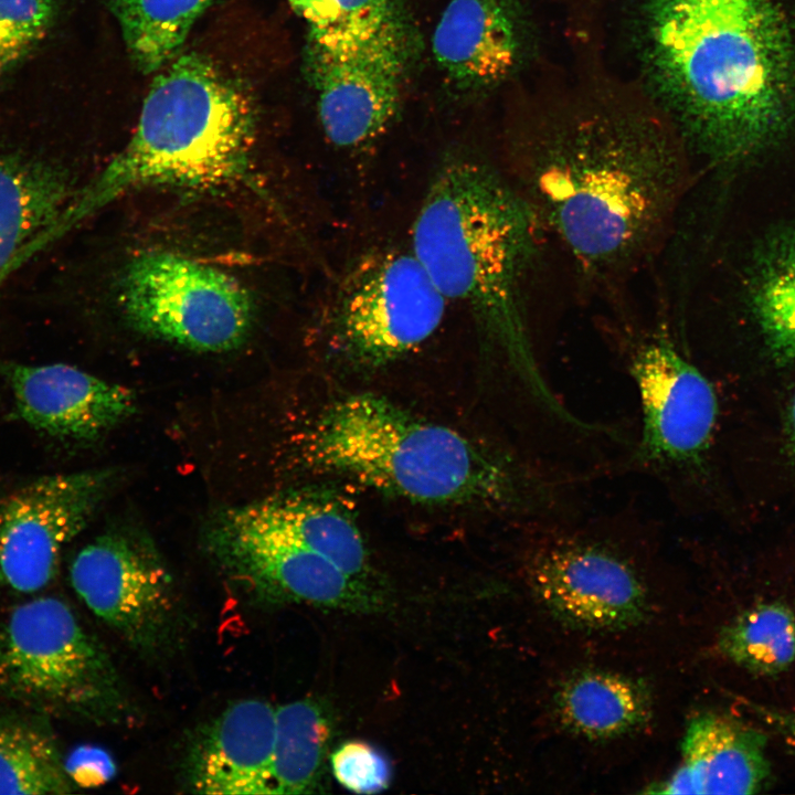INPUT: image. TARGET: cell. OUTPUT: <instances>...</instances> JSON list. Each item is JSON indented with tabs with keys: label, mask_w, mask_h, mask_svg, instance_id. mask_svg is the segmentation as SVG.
<instances>
[{
	"label": "cell",
	"mask_w": 795,
	"mask_h": 795,
	"mask_svg": "<svg viewBox=\"0 0 795 795\" xmlns=\"http://www.w3.org/2000/svg\"><path fill=\"white\" fill-rule=\"evenodd\" d=\"M276 708L261 699L232 703L201 727L186 752L189 791L214 795H271Z\"/></svg>",
	"instance_id": "16"
},
{
	"label": "cell",
	"mask_w": 795,
	"mask_h": 795,
	"mask_svg": "<svg viewBox=\"0 0 795 795\" xmlns=\"http://www.w3.org/2000/svg\"><path fill=\"white\" fill-rule=\"evenodd\" d=\"M519 190L590 276L618 274L662 236L680 203V144L643 116L554 120L521 151Z\"/></svg>",
	"instance_id": "2"
},
{
	"label": "cell",
	"mask_w": 795,
	"mask_h": 795,
	"mask_svg": "<svg viewBox=\"0 0 795 795\" xmlns=\"http://www.w3.org/2000/svg\"><path fill=\"white\" fill-rule=\"evenodd\" d=\"M76 186L61 166L18 152L0 153V285L21 254L50 227Z\"/></svg>",
	"instance_id": "20"
},
{
	"label": "cell",
	"mask_w": 795,
	"mask_h": 795,
	"mask_svg": "<svg viewBox=\"0 0 795 795\" xmlns=\"http://www.w3.org/2000/svg\"><path fill=\"white\" fill-rule=\"evenodd\" d=\"M619 354L640 410L626 471L650 477L678 510L691 511L714 487L716 385L665 326L626 335Z\"/></svg>",
	"instance_id": "6"
},
{
	"label": "cell",
	"mask_w": 795,
	"mask_h": 795,
	"mask_svg": "<svg viewBox=\"0 0 795 795\" xmlns=\"http://www.w3.org/2000/svg\"><path fill=\"white\" fill-rule=\"evenodd\" d=\"M432 51L443 75L457 88L494 86L520 60L516 15L506 0H449L433 32Z\"/></svg>",
	"instance_id": "18"
},
{
	"label": "cell",
	"mask_w": 795,
	"mask_h": 795,
	"mask_svg": "<svg viewBox=\"0 0 795 795\" xmlns=\"http://www.w3.org/2000/svg\"><path fill=\"white\" fill-rule=\"evenodd\" d=\"M332 729L331 712L318 699L307 698L276 708L273 794L319 792Z\"/></svg>",
	"instance_id": "22"
},
{
	"label": "cell",
	"mask_w": 795,
	"mask_h": 795,
	"mask_svg": "<svg viewBox=\"0 0 795 795\" xmlns=\"http://www.w3.org/2000/svg\"><path fill=\"white\" fill-rule=\"evenodd\" d=\"M630 516L624 511L583 523L580 516L527 523L526 573L539 600L556 616L607 630L644 618L645 585L622 543Z\"/></svg>",
	"instance_id": "8"
},
{
	"label": "cell",
	"mask_w": 795,
	"mask_h": 795,
	"mask_svg": "<svg viewBox=\"0 0 795 795\" xmlns=\"http://www.w3.org/2000/svg\"><path fill=\"white\" fill-rule=\"evenodd\" d=\"M718 648L751 674H782L795 660V614L782 602L757 603L722 627Z\"/></svg>",
	"instance_id": "26"
},
{
	"label": "cell",
	"mask_w": 795,
	"mask_h": 795,
	"mask_svg": "<svg viewBox=\"0 0 795 795\" xmlns=\"http://www.w3.org/2000/svg\"><path fill=\"white\" fill-rule=\"evenodd\" d=\"M646 18L654 78L698 150L733 162L785 130L795 54L774 0H654Z\"/></svg>",
	"instance_id": "4"
},
{
	"label": "cell",
	"mask_w": 795,
	"mask_h": 795,
	"mask_svg": "<svg viewBox=\"0 0 795 795\" xmlns=\"http://www.w3.org/2000/svg\"><path fill=\"white\" fill-rule=\"evenodd\" d=\"M142 73L171 62L195 21L219 0H106Z\"/></svg>",
	"instance_id": "24"
},
{
	"label": "cell",
	"mask_w": 795,
	"mask_h": 795,
	"mask_svg": "<svg viewBox=\"0 0 795 795\" xmlns=\"http://www.w3.org/2000/svg\"><path fill=\"white\" fill-rule=\"evenodd\" d=\"M767 735L733 716L702 712L692 717L681 743V763L647 793L754 794L766 788L772 767Z\"/></svg>",
	"instance_id": "17"
},
{
	"label": "cell",
	"mask_w": 795,
	"mask_h": 795,
	"mask_svg": "<svg viewBox=\"0 0 795 795\" xmlns=\"http://www.w3.org/2000/svg\"><path fill=\"white\" fill-rule=\"evenodd\" d=\"M335 778L344 788L359 794H373L388 788L391 766L374 746L362 741L341 744L330 757Z\"/></svg>",
	"instance_id": "29"
},
{
	"label": "cell",
	"mask_w": 795,
	"mask_h": 795,
	"mask_svg": "<svg viewBox=\"0 0 795 795\" xmlns=\"http://www.w3.org/2000/svg\"><path fill=\"white\" fill-rule=\"evenodd\" d=\"M299 452L310 468L413 502L468 504L527 523L579 513L583 485L558 465L473 441L373 393L329 404L304 433Z\"/></svg>",
	"instance_id": "3"
},
{
	"label": "cell",
	"mask_w": 795,
	"mask_h": 795,
	"mask_svg": "<svg viewBox=\"0 0 795 795\" xmlns=\"http://www.w3.org/2000/svg\"><path fill=\"white\" fill-rule=\"evenodd\" d=\"M446 304L412 251L369 252L327 296L320 318L327 352L351 367L386 365L434 335Z\"/></svg>",
	"instance_id": "9"
},
{
	"label": "cell",
	"mask_w": 795,
	"mask_h": 795,
	"mask_svg": "<svg viewBox=\"0 0 795 795\" xmlns=\"http://www.w3.org/2000/svg\"><path fill=\"white\" fill-rule=\"evenodd\" d=\"M153 78L131 138L76 187L32 243L46 248L129 191L151 186L213 190L247 177L255 108L247 92L199 53L176 56Z\"/></svg>",
	"instance_id": "5"
},
{
	"label": "cell",
	"mask_w": 795,
	"mask_h": 795,
	"mask_svg": "<svg viewBox=\"0 0 795 795\" xmlns=\"http://www.w3.org/2000/svg\"><path fill=\"white\" fill-rule=\"evenodd\" d=\"M786 448L792 464L795 467V392L789 400L786 414Z\"/></svg>",
	"instance_id": "32"
},
{
	"label": "cell",
	"mask_w": 795,
	"mask_h": 795,
	"mask_svg": "<svg viewBox=\"0 0 795 795\" xmlns=\"http://www.w3.org/2000/svg\"><path fill=\"white\" fill-rule=\"evenodd\" d=\"M746 704L761 721L782 738L788 751L795 756V713L753 701Z\"/></svg>",
	"instance_id": "31"
},
{
	"label": "cell",
	"mask_w": 795,
	"mask_h": 795,
	"mask_svg": "<svg viewBox=\"0 0 795 795\" xmlns=\"http://www.w3.org/2000/svg\"><path fill=\"white\" fill-rule=\"evenodd\" d=\"M53 11L51 0H0V77L44 38Z\"/></svg>",
	"instance_id": "28"
},
{
	"label": "cell",
	"mask_w": 795,
	"mask_h": 795,
	"mask_svg": "<svg viewBox=\"0 0 795 795\" xmlns=\"http://www.w3.org/2000/svg\"><path fill=\"white\" fill-rule=\"evenodd\" d=\"M118 304L138 331L192 350L241 344L254 321L248 292L231 275L170 252H147L124 269Z\"/></svg>",
	"instance_id": "10"
},
{
	"label": "cell",
	"mask_w": 795,
	"mask_h": 795,
	"mask_svg": "<svg viewBox=\"0 0 795 795\" xmlns=\"http://www.w3.org/2000/svg\"><path fill=\"white\" fill-rule=\"evenodd\" d=\"M556 712L572 732L592 740L616 738L643 727L650 716L646 690L606 671L571 677L556 693Z\"/></svg>",
	"instance_id": "21"
},
{
	"label": "cell",
	"mask_w": 795,
	"mask_h": 795,
	"mask_svg": "<svg viewBox=\"0 0 795 795\" xmlns=\"http://www.w3.org/2000/svg\"><path fill=\"white\" fill-rule=\"evenodd\" d=\"M64 760L40 720L0 714V794H64L72 791Z\"/></svg>",
	"instance_id": "25"
},
{
	"label": "cell",
	"mask_w": 795,
	"mask_h": 795,
	"mask_svg": "<svg viewBox=\"0 0 795 795\" xmlns=\"http://www.w3.org/2000/svg\"><path fill=\"white\" fill-rule=\"evenodd\" d=\"M224 515L243 526L299 541L350 577L373 586L369 554L357 523L339 502L327 496L285 494L230 509Z\"/></svg>",
	"instance_id": "19"
},
{
	"label": "cell",
	"mask_w": 795,
	"mask_h": 795,
	"mask_svg": "<svg viewBox=\"0 0 795 795\" xmlns=\"http://www.w3.org/2000/svg\"><path fill=\"white\" fill-rule=\"evenodd\" d=\"M544 226L495 168L468 155L443 160L412 229V253L444 296L468 310L516 385L537 432L563 435L582 417L547 377L526 306Z\"/></svg>",
	"instance_id": "1"
},
{
	"label": "cell",
	"mask_w": 795,
	"mask_h": 795,
	"mask_svg": "<svg viewBox=\"0 0 795 795\" xmlns=\"http://www.w3.org/2000/svg\"><path fill=\"white\" fill-rule=\"evenodd\" d=\"M0 378L11 390L18 418L52 437L93 439L136 410L132 390L63 363L0 360Z\"/></svg>",
	"instance_id": "15"
},
{
	"label": "cell",
	"mask_w": 795,
	"mask_h": 795,
	"mask_svg": "<svg viewBox=\"0 0 795 795\" xmlns=\"http://www.w3.org/2000/svg\"><path fill=\"white\" fill-rule=\"evenodd\" d=\"M306 22L308 40L322 43L368 39L409 26L399 0H288Z\"/></svg>",
	"instance_id": "27"
},
{
	"label": "cell",
	"mask_w": 795,
	"mask_h": 795,
	"mask_svg": "<svg viewBox=\"0 0 795 795\" xmlns=\"http://www.w3.org/2000/svg\"><path fill=\"white\" fill-rule=\"evenodd\" d=\"M748 295L771 354L777 362L795 360V227L774 232L761 243Z\"/></svg>",
	"instance_id": "23"
},
{
	"label": "cell",
	"mask_w": 795,
	"mask_h": 795,
	"mask_svg": "<svg viewBox=\"0 0 795 795\" xmlns=\"http://www.w3.org/2000/svg\"><path fill=\"white\" fill-rule=\"evenodd\" d=\"M70 577L84 604L134 650L157 657L177 644L179 596L148 540L126 532L100 536L76 554Z\"/></svg>",
	"instance_id": "11"
},
{
	"label": "cell",
	"mask_w": 795,
	"mask_h": 795,
	"mask_svg": "<svg viewBox=\"0 0 795 795\" xmlns=\"http://www.w3.org/2000/svg\"><path fill=\"white\" fill-rule=\"evenodd\" d=\"M64 764L70 778L85 786L99 784L114 772V765L107 754L92 748H80L64 761Z\"/></svg>",
	"instance_id": "30"
},
{
	"label": "cell",
	"mask_w": 795,
	"mask_h": 795,
	"mask_svg": "<svg viewBox=\"0 0 795 795\" xmlns=\"http://www.w3.org/2000/svg\"><path fill=\"white\" fill-rule=\"evenodd\" d=\"M411 44L410 26L358 41H307L306 70L332 145L361 148L389 129L401 106Z\"/></svg>",
	"instance_id": "12"
},
{
	"label": "cell",
	"mask_w": 795,
	"mask_h": 795,
	"mask_svg": "<svg viewBox=\"0 0 795 795\" xmlns=\"http://www.w3.org/2000/svg\"><path fill=\"white\" fill-rule=\"evenodd\" d=\"M108 470L35 478L0 500V590L41 591L63 549L86 527L112 484Z\"/></svg>",
	"instance_id": "14"
},
{
	"label": "cell",
	"mask_w": 795,
	"mask_h": 795,
	"mask_svg": "<svg viewBox=\"0 0 795 795\" xmlns=\"http://www.w3.org/2000/svg\"><path fill=\"white\" fill-rule=\"evenodd\" d=\"M0 695L97 724L130 717L131 706L105 648L53 596L24 602L0 623Z\"/></svg>",
	"instance_id": "7"
},
{
	"label": "cell",
	"mask_w": 795,
	"mask_h": 795,
	"mask_svg": "<svg viewBox=\"0 0 795 795\" xmlns=\"http://www.w3.org/2000/svg\"><path fill=\"white\" fill-rule=\"evenodd\" d=\"M208 548L227 577L266 604H307L350 613L380 610L381 593L350 577L299 541L240 524L223 513L212 524Z\"/></svg>",
	"instance_id": "13"
}]
</instances>
